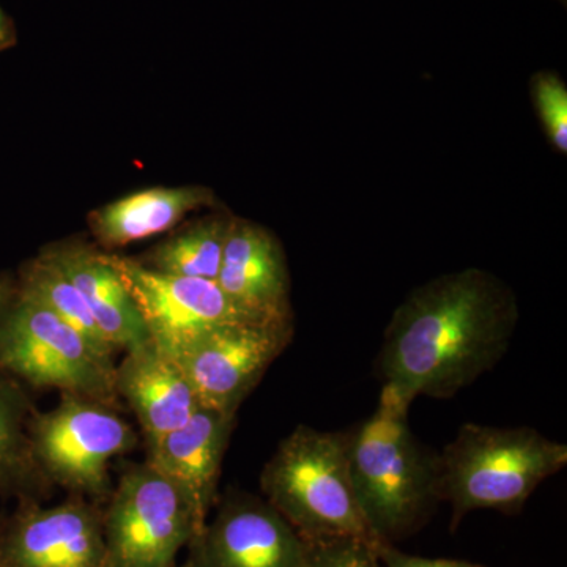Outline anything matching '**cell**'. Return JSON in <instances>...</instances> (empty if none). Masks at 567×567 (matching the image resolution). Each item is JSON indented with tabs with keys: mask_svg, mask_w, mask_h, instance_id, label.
Returning <instances> with one entry per match:
<instances>
[{
	"mask_svg": "<svg viewBox=\"0 0 567 567\" xmlns=\"http://www.w3.org/2000/svg\"><path fill=\"white\" fill-rule=\"evenodd\" d=\"M567 465V446L535 427L465 423L439 453L440 499L453 509L451 532L466 514L516 516L536 488Z\"/></svg>",
	"mask_w": 567,
	"mask_h": 567,
	"instance_id": "3",
	"label": "cell"
},
{
	"mask_svg": "<svg viewBox=\"0 0 567 567\" xmlns=\"http://www.w3.org/2000/svg\"><path fill=\"white\" fill-rule=\"evenodd\" d=\"M0 371L24 385L84 395L117 409L115 361L61 317L14 290L0 309Z\"/></svg>",
	"mask_w": 567,
	"mask_h": 567,
	"instance_id": "5",
	"label": "cell"
},
{
	"mask_svg": "<svg viewBox=\"0 0 567 567\" xmlns=\"http://www.w3.org/2000/svg\"><path fill=\"white\" fill-rule=\"evenodd\" d=\"M533 104L555 151L567 153V87L566 82L558 73L550 70L537 71L533 74L532 85Z\"/></svg>",
	"mask_w": 567,
	"mask_h": 567,
	"instance_id": "20",
	"label": "cell"
},
{
	"mask_svg": "<svg viewBox=\"0 0 567 567\" xmlns=\"http://www.w3.org/2000/svg\"><path fill=\"white\" fill-rule=\"evenodd\" d=\"M106 567H177L200 532L185 496L147 462L123 470L103 506Z\"/></svg>",
	"mask_w": 567,
	"mask_h": 567,
	"instance_id": "7",
	"label": "cell"
},
{
	"mask_svg": "<svg viewBox=\"0 0 567 567\" xmlns=\"http://www.w3.org/2000/svg\"><path fill=\"white\" fill-rule=\"evenodd\" d=\"M309 567H385L377 546L358 539H336L309 544Z\"/></svg>",
	"mask_w": 567,
	"mask_h": 567,
	"instance_id": "21",
	"label": "cell"
},
{
	"mask_svg": "<svg viewBox=\"0 0 567 567\" xmlns=\"http://www.w3.org/2000/svg\"><path fill=\"white\" fill-rule=\"evenodd\" d=\"M17 286L21 292L31 295L50 308L55 316L61 317L63 322L84 336L93 349L106 357H115L114 349L100 331L80 290L70 281L69 276L63 274L50 254L41 251L35 259L22 265L20 275L17 276Z\"/></svg>",
	"mask_w": 567,
	"mask_h": 567,
	"instance_id": "18",
	"label": "cell"
},
{
	"mask_svg": "<svg viewBox=\"0 0 567 567\" xmlns=\"http://www.w3.org/2000/svg\"><path fill=\"white\" fill-rule=\"evenodd\" d=\"M409 410L383 390L375 412L344 431L354 496L379 546L415 535L442 503L439 453L413 434Z\"/></svg>",
	"mask_w": 567,
	"mask_h": 567,
	"instance_id": "2",
	"label": "cell"
},
{
	"mask_svg": "<svg viewBox=\"0 0 567 567\" xmlns=\"http://www.w3.org/2000/svg\"><path fill=\"white\" fill-rule=\"evenodd\" d=\"M107 257L152 341L167 352L221 324L256 320L233 303L216 281L159 274L141 260L117 254Z\"/></svg>",
	"mask_w": 567,
	"mask_h": 567,
	"instance_id": "10",
	"label": "cell"
},
{
	"mask_svg": "<svg viewBox=\"0 0 567 567\" xmlns=\"http://www.w3.org/2000/svg\"><path fill=\"white\" fill-rule=\"evenodd\" d=\"M216 282L252 319L293 322L286 252L259 224L234 218Z\"/></svg>",
	"mask_w": 567,
	"mask_h": 567,
	"instance_id": "13",
	"label": "cell"
},
{
	"mask_svg": "<svg viewBox=\"0 0 567 567\" xmlns=\"http://www.w3.org/2000/svg\"><path fill=\"white\" fill-rule=\"evenodd\" d=\"M520 308L499 276L468 267L429 279L395 308L379 354L383 390L412 405L450 399L492 371L513 342Z\"/></svg>",
	"mask_w": 567,
	"mask_h": 567,
	"instance_id": "1",
	"label": "cell"
},
{
	"mask_svg": "<svg viewBox=\"0 0 567 567\" xmlns=\"http://www.w3.org/2000/svg\"><path fill=\"white\" fill-rule=\"evenodd\" d=\"M377 554L385 567H487L477 563L462 561V559L416 557L399 550L391 544L377 546Z\"/></svg>",
	"mask_w": 567,
	"mask_h": 567,
	"instance_id": "22",
	"label": "cell"
},
{
	"mask_svg": "<svg viewBox=\"0 0 567 567\" xmlns=\"http://www.w3.org/2000/svg\"><path fill=\"white\" fill-rule=\"evenodd\" d=\"M0 561L6 567H106L103 505L70 495L55 506L20 502L0 517Z\"/></svg>",
	"mask_w": 567,
	"mask_h": 567,
	"instance_id": "11",
	"label": "cell"
},
{
	"mask_svg": "<svg viewBox=\"0 0 567 567\" xmlns=\"http://www.w3.org/2000/svg\"><path fill=\"white\" fill-rule=\"evenodd\" d=\"M260 491L308 544L358 539L379 546L354 496L344 431L297 425L265 464Z\"/></svg>",
	"mask_w": 567,
	"mask_h": 567,
	"instance_id": "4",
	"label": "cell"
},
{
	"mask_svg": "<svg viewBox=\"0 0 567 567\" xmlns=\"http://www.w3.org/2000/svg\"><path fill=\"white\" fill-rule=\"evenodd\" d=\"M235 421L234 413L199 406L188 423L145 445V462L178 487L200 529L218 502L219 476Z\"/></svg>",
	"mask_w": 567,
	"mask_h": 567,
	"instance_id": "12",
	"label": "cell"
},
{
	"mask_svg": "<svg viewBox=\"0 0 567 567\" xmlns=\"http://www.w3.org/2000/svg\"><path fill=\"white\" fill-rule=\"evenodd\" d=\"M0 567H6V566L2 565V561H0Z\"/></svg>",
	"mask_w": 567,
	"mask_h": 567,
	"instance_id": "25",
	"label": "cell"
},
{
	"mask_svg": "<svg viewBox=\"0 0 567 567\" xmlns=\"http://www.w3.org/2000/svg\"><path fill=\"white\" fill-rule=\"evenodd\" d=\"M181 567H309L311 546L264 496L229 491Z\"/></svg>",
	"mask_w": 567,
	"mask_h": 567,
	"instance_id": "9",
	"label": "cell"
},
{
	"mask_svg": "<svg viewBox=\"0 0 567 567\" xmlns=\"http://www.w3.org/2000/svg\"><path fill=\"white\" fill-rule=\"evenodd\" d=\"M74 284L115 354L148 341L147 328L106 252L82 244L44 249Z\"/></svg>",
	"mask_w": 567,
	"mask_h": 567,
	"instance_id": "15",
	"label": "cell"
},
{
	"mask_svg": "<svg viewBox=\"0 0 567 567\" xmlns=\"http://www.w3.org/2000/svg\"><path fill=\"white\" fill-rule=\"evenodd\" d=\"M14 44H17V29L0 7V52L10 50Z\"/></svg>",
	"mask_w": 567,
	"mask_h": 567,
	"instance_id": "23",
	"label": "cell"
},
{
	"mask_svg": "<svg viewBox=\"0 0 567 567\" xmlns=\"http://www.w3.org/2000/svg\"><path fill=\"white\" fill-rule=\"evenodd\" d=\"M14 290H17V276L0 274V309L10 300Z\"/></svg>",
	"mask_w": 567,
	"mask_h": 567,
	"instance_id": "24",
	"label": "cell"
},
{
	"mask_svg": "<svg viewBox=\"0 0 567 567\" xmlns=\"http://www.w3.org/2000/svg\"><path fill=\"white\" fill-rule=\"evenodd\" d=\"M29 439L33 461L51 486L103 506L114 487L111 462L132 453L140 443L117 409L71 393H61L50 412H35Z\"/></svg>",
	"mask_w": 567,
	"mask_h": 567,
	"instance_id": "6",
	"label": "cell"
},
{
	"mask_svg": "<svg viewBox=\"0 0 567 567\" xmlns=\"http://www.w3.org/2000/svg\"><path fill=\"white\" fill-rule=\"evenodd\" d=\"M114 385L136 416L145 445L181 429L200 406L174 354L152 339L123 352Z\"/></svg>",
	"mask_w": 567,
	"mask_h": 567,
	"instance_id": "14",
	"label": "cell"
},
{
	"mask_svg": "<svg viewBox=\"0 0 567 567\" xmlns=\"http://www.w3.org/2000/svg\"><path fill=\"white\" fill-rule=\"evenodd\" d=\"M233 216H213L156 246L144 265L159 274L216 281Z\"/></svg>",
	"mask_w": 567,
	"mask_h": 567,
	"instance_id": "19",
	"label": "cell"
},
{
	"mask_svg": "<svg viewBox=\"0 0 567 567\" xmlns=\"http://www.w3.org/2000/svg\"><path fill=\"white\" fill-rule=\"evenodd\" d=\"M33 415L24 383L0 371V495L41 503L51 484L33 461L29 439Z\"/></svg>",
	"mask_w": 567,
	"mask_h": 567,
	"instance_id": "17",
	"label": "cell"
},
{
	"mask_svg": "<svg viewBox=\"0 0 567 567\" xmlns=\"http://www.w3.org/2000/svg\"><path fill=\"white\" fill-rule=\"evenodd\" d=\"M215 204L204 186L151 188L104 205L91 216V229L106 248L147 240L173 229L189 212Z\"/></svg>",
	"mask_w": 567,
	"mask_h": 567,
	"instance_id": "16",
	"label": "cell"
},
{
	"mask_svg": "<svg viewBox=\"0 0 567 567\" xmlns=\"http://www.w3.org/2000/svg\"><path fill=\"white\" fill-rule=\"evenodd\" d=\"M293 333V322L244 320L213 328L171 353L200 406L237 415Z\"/></svg>",
	"mask_w": 567,
	"mask_h": 567,
	"instance_id": "8",
	"label": "cell"
}]
</instances>
